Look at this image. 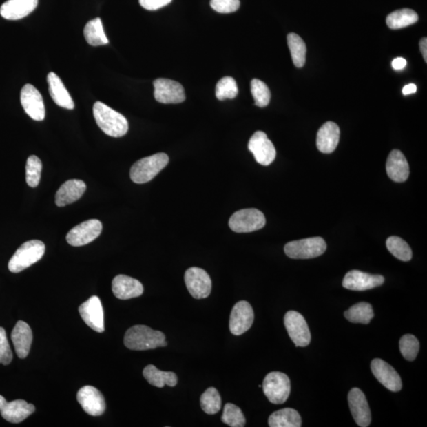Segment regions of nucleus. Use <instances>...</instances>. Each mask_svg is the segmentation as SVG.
Masks as SVG:
<instances>
[{"label": "nucleus", "instance_id": "f257e3e1", "mask_svg": "<svg viewBox=\"0 0 427 427\" xmlns=\"http://www.w3.org/2000/svg\"><path fill=\"white\" fill-rule=\"evenodd\" d=\"M124 343L128 349L133 351H146L167 346L163 333L142 324L135 325L127 331Z\"/></svg>", "mask_w": 427, "mask_h": 427}, {"label": "nucleus", "instance_id": "f03ea898", "mask_svg": "<svg viewBox=\"0 0 427 427\" xmlns=\"http://www.w3.org/2000/svg\"><path fill=\"white\" fill-rule=\"evenodd\" d=\"M93 113L96 123L106 135L119 138L127 134L128 122L118 112L101 101H97L94 105Z\"/></svg>", "mask_w": 427, "mask_h": 427}, {"label": "nucleus", "instance_id": "7ed1b4c3", "mask_svg": "<svg viewBox=\"0 0 427 427\" xmlns=\"http://www.w3.org/2000/svg\"><path fill=\"white\" fill-rule=\"evenodd\" d=\"M169 157L167 154L158 153L138 160L132 165L130 177L133 183L144 184L156 178L167 167Z\"/></svg>", "mask_w": 427, "mask_h": 427}, {"label": "nucleus", "instance_id": "20e7f679", "mask_svg": "<svg viewBox=\"0 0 427 427\" xmlns=\"http://www.w3.org/2000/svg\"><path fill=\"white\" fill-rule=\"evenodd\" d=\"M45 245L39 240H32L21 244L10 260L8 269L12 273H19L37 263L44 256Z\"/></svg>", "mask_w": 427, "mask_h": 427}, {"label": "nucleus", "instance_id": "39448f33", "mask_svg": "<svg viewBox=\"0 0 427 427\" xmlns=\"http://www.w3.org/2000/svg\"><path fill=\"white\" fill-rule=\"evenodd\" d=\"M327 244L322 238L315 237L287 243L284 251L292 259H311L324 253Z\"/></svg>", "mask_w": 427, "mask_h": 427}, {"label": "nucleus", "instance_id": "423d86ee", "mask_svg": "<svg viewBox=\"0 0 427 427\" xmlns=\"http://www.w3.org/2000/svg\"><path fill=\"white\" fill-rule=\"evenodd\" d=\"M262 387L265 396L271 404H284L290 396V379L284 373H269L264 378Z\"/></svg>", "mask_w": 427, "mask_h": 427}, {"label": "nucleus", "instance_id": "0eeeda50", "mask_svg": "<svg viewBox=\"0 0 427 427\" xmlns=\"http://www.w3.org/2000/svg\"><path fill=\"white\" fill-rule=\"evenodd\" d=\"M266 224L264 215L256 208H247L233 214L229 227L236 233H250L262 229Z\"/></svg>", "mask_w": 427, "mask_h": 427}, {"label": "nucleus", "instance_id": "6e6552de", "mask_svg": "<svg viewBox=\"0 0 427 427\" xmlns=\"http://www.w3.org/2000/svg\"><path fill=\"white\" fill-rule=\"evenodd\" d=\"M284 325L288 335L296 346L303 348L311 344V331L301 313L293 311L287 312L284 317Z\"/></svg>", "mask_w": 427, "mask_h": 427}, {"label": "nucleus", "instance_id": "1a4fd4ad", "mask_svg": "<svg viewBox=\"0 0 427 427\" xmlns=\"http://www.w3.org/2000/svg\"><path fill=\"white\" fill-rule=\"evenodd\" d=\"M154 98L163 104H178L185 100L183 85L168 79H158L154 81Z\"/></svg>", "mask_w": 427, "mask_h": 427}, {"label": "nucleus", "instance_id": "9d476101", "mask_svg": "<svg viewBox=\"0 0 427 427\" xmlns=\"http://www.w3.org/2000/svg\"><path fill=\"white\" fill-rule=\"evenodd\" d=\"M185 282L190 295L196 298H206L211 292V280L204 269L192 267L186 271Z\"/></svg>", "mask_w": 427, "mask_h": 427}, {"label": "nucleus", "instance_id": "9b49d317", "mask_svg": "<svg viewBox=\"0 0 427 427\" xmlns=\"http://www.w3.org/2000/svg\"><path fill=\"white\" fill-rule=\"evenodd\" d=\"M103 231V224L98 220H90L74 227L67 235L66 239L72 247H83L94 241Z\"/></svg>", "mask_w": 427, "mask_h": 427}, {"label": "nucleus", "instance_id": "f8f14e48", "mask_svg": "<svg viewBox=\"0 0 427 427\" xmlns=\"http://www.w3.org/2000/svg\"><path fill=\"white\" fill-rule=\"evenodd\" d=\"M21 104L32 119L41 121L45 117V108L42 96L33 85L26 84L21 90Z\"/></svg>", "mask_w": 427, "mask_h": 427}, {"label": "nucleus", "instance_id": "ddd939ff", "mask_svg": "<svg viewBox=\"0 0 427 427\" xmlns=\"http://www.w3.org/2000/svg\"><path fill=\"white\" fill-rule=\"evenodd\" d=\"M254 312L248 302L241 301L235 304L229 317V330L234 335H241L252 327Z\"/></svg>", "mask_w": 427, "mask_h": 427}, {"label": "nucleus", "instance_id": "4468645a", "mask_svg": "<svg viewBox=\"0 0 427 427\" xmlns=\"http://www.w3.org/2000/svg\"><path fill=\"white\" fill-rule=\"evenodd\" d=\"M248 147L259 164L266 167L274 162L276 157L275 148L264 132H255L250 138Z\"/></svg>", "mask_w": 427, "mask_h": 427}, {"label": "nucleus", "instance_id": "2eb2a0df", "mask_svg": "<svg viewBox=\"0 0 427 427\" xmlns=\"http://www.w3.org/2000/svg\"><path fill=\"white\" fill-rule=\"evenodd\" d=\"M34 412V404H28L23 399H16L8 403L6 399L0 395V413L9 423H21Z\"/></svg>", "mask_w": 427, "mask_h": 427}, {"label": "nucleus", "instance_id": "dca6fc26", "mask_svg": "<svg viewBox=\"0 0 427 427\" xmlns=\"http://www.w3.org/2000/svg\"><path fill=\"white\" fill-rule=\"evenodd\" d=\"M79 312L84 322L90 329L97 333L104 332V311L98 297H90L87 302L79 306Z\"/></svg>", "mask_w": 427, "mask_h": 427}, {"label": "nucleus", "instance_id": "f3484780", "mask_svg": "<svg viewBox=\"0 0 427 427\" xmlns=\"http://www.w3.org/2000/svg\"><path fill=\"white\" fill-rule=\"evenodd\" d=\"M371 371L377 380L388 390L395 393L402 390V378L396 370L386 362L380 359L373 360L371 362Z\"/></svg>", "mask_w": 427, "mask_h": 427}, {"label": "nucleus", "instance_id": "a211bd4d", "mask_svg": "<svg viewBox=\"0 0 427 427\" xmlns=\"http://www.w3.org/2000/svg\"><path fill=\"white\" fill-rule=\"evenodd\" d=\"M384 278L380 275H371L361 271L353 270L346 274L343 287L346 289L355 291H364L380 287L384 284Z\"/></svg>", "mask_w": 427, "mask_h": 427}, {"label": "nucleus", "instance_id": "6ab92c4d", "mask_svg": "<svg viewBox=\"0 0 427 427\" xmlns=\"http://www.w3.org/2000/svg\"><path fill=\"white\" fill-rule=\"evenodd\" d=\"M77 399L87 414L93 416H100L104 414L105 398L98 388L90 386H83L78 392Z\"/></svg>", "mask_w": 427, "mask_h": 427}, {"label": "nucleus", "instance_id": "aec40b11", "mask_svg": "<svg viewBox=\"0 0 427 427\" xmlns=\"http://www.w3.org/2000/svg\"><path fill=\"white\" fill-rule=\"evenodd\" d=\"M348 403L355 423L361 427L369 426L371 413L365 394L360 388H352L348 394Z\"/></svg>", "mask_w": 427, "mask_h": 427}, {"label": "nucleus", "instance_id": "412c9836", "mask_svg": "<svg viewBox=\"0 0 427 427\" xmlns=\"http://www.w3.org/2000/svg\"><path fill=\"white\" fill-rule=\"evenodd\" d=\"M112 289L114 295L121 300L140 297L143 293V287L140 281L125 275L114 278Z\"/></svg>", "mask_w": 427, "mask_h": 427}, {"label": "nucleus", "instance_id": "4be33fe9", "mask_svg": "<svg viewBox=\"0 0 427 427\" xmlns=\"http://www.w3.org/2000/svg\"><path fill=\"white\" fill-rule=\"evenodd\" d=\"M39 0H8L0 8V14L7 20H19L34 12Z\"/></svg>", "mask_w": 427, "mask_h": 427}, {"label": "nucleus", "instance_id": "5701e85b", "mask_svg": "<svg viewBox=\"0 0 427 427\" xmlns=\"http://www.w3.org/2000/svg\"><path fill=\"white\" fill-rule=\"evenodd\" d=\"M12 340L18 357L20 359L28 357L33 342V333L30 325L23 320H19L12 331Z\"/></svg>", "mask_w": 427, "mask_h": 427}, {"label": "nucleus", "instance_id": "b1692460", "mask_svg": "<svg viewBox=\"0 0 427 427\" xmlns=\"http://www.w3.org/2000/svg\"><path fill=\"white\" fill-rule=\"evenodd\" d=\"M340 127L334 122H326L320 128L317 136V147L324 154L333 153L340 141Z\"/></svg>", "mask_w": 427, "mask_h": 427}, {"label": "nucleus", "instance_id": "393cba45", "mask_svg": "<svg viewBox=\"0 0 427 427\" xmlns=\"http://www.w3.org/2000/svg\"><path fill=\"white\" fill-rule=\"evenodd\" d=\"M87 185L81 180H69L64 183L56 194V205L64 207L77 201L84 194Z\"/></svg>", "mask_w": 427, "mask_h": 427}, {"label": "nucleus", "instance_id": "a878e982", "mask_svg": "<svg viewBox=\"0 0 427 427\" xmlns=\"http://www.w3.org/2000/svg\"><path fill=\"white\" fill-rule=\"evenodd\" d=\"M386 171L388 177L395 183H404L409 177V165L404 154L393 149L389 154L386 163Z\"/></svg>", "mask_w": 427, "mask_h": 427}, {"label": "nucleus", "instance_id": "bb28decb", "mask_svg": "<svg viewBox=\"0 0 427 427\" xmlns=\"http://www.w3.org/2000/svg\"><path fill=\"white\" fill-rule=\"evenodd\" d=\"M50 96L54 103L67 110H74V103L72 96L67 92L62 80L54 72H50L47 77Z\"/></svg>", "mask_w": 427, "mask_h": 427}, {"label": "nucleus", "instance_id": "cd10ccee", "mask_svg": "<svg viewBox=\"0 0 427 427\" xmlns=\"http://www.w3.org/2000/svg\"><path fill=\"white\" fill-rule=\"evenodd\" d=\"M143 375L149 384L158 388L165 386L174 387L178 384V376L175 373L160 371L153 365L144 368Z\"/></svg>", "mask_w": 427, "mask_h": 427}, {"label": "nucleus", "instance_id": "c85d7f7f", "mask_svg": "<svg viewBox=\"0 0 427 427\" xmlns=\"http://www.w3.org/2000/svg\"><path fill=\"white\" fill-rule=\"evenodd\" d=\"M269 425L271 427H300L302 418L296 410L284 408L270 415Z\"/></svg>", "mask_w": 427, "mask_h": 427}, {"label": "nucleus", "instance_id": "c756f323", "mask_svg": "<svg viewBox=\"0 0 427 427\" xmlns=\"http://www.w3.org/2000/svg\"><path fill=\"white\" fill-rule=\"evenodd\" d=\"M83 33L85 39L90 45L101 46L109 43L104 32L103 21L100 18L88 21L85 26Z\"/></svg>", "mask_w": 427, "mask_h": 427}, {"label": "nucleus", "instance_id": "7c9ffc66", "mask_svg": "<svg viewBox=\"0 0 427 427\" xmlns=\"http://www.w3.org/2000/svg\"><path fill=\"white\" fill-rule=\"evenodd\" d=\"M419 16L413 10L405 8L397 10L396 12L388 14L386 23L389 28L399 30L407 28L410 25L417 23Z\"/></svg>", "mask_w": 427, "mask_h": 427}, {"label": "nucleus", "instance_id": "2f4dec72", "mask_svg": "<svg viewBox=\"0 0 427 427\" xmlns=\"http://www.w3.org/2000/svg\"><path fill=\"white\" fill-rule=\"evenodd\" d=\"M344 316L352 323L368 324L375 317V313L370 303L360 302L346 311Z\"/></svg>", "mask_w": 427, "mask_h": 427}, {"label": "nucleus", "instance_id": "473e14b6", "mask_svg": "<svg viewBox=\"0 0 427 427\" xmlns=\"http://www.w3.org/2000/svg\"><path fill=\"white\" fill-rule=\"evenodd\" d=\"M287 44L293 64L297 67H302L306 63V45L305 42L301 37L291 33L287 36Z\"/></svg>", "mask_w": 427, "mask_h": 427}, {"label": "nucleus", "instance_id": "72a5a7b5", "mask_svg": "<svg viewBox=\"0 0 427 427\" xmlns=\"http://www.w3.org/2000/svg\"><path fill=\"white\" fill-rule=\"evenodd\" d=\"M201 408L208 415H215L220 412L222 405V399L217 389L214 387L208 388L202 394L200 397Z\"/></svg>", "mask_w": 427, "mask_h": 427}, {"label": "nucleus", "instance_id": "f704fd0d", "mask_svg": "<svg viewBox=\"0 0 427 427\" xmlns=\"http://www.w3.org/2000/svg\"><path fill=\"white\" fill-rule=\"evenodd\" d=\"M386 247L389 252L399 260L409 261L413 258L412 249L402 238L396 236L388 238Z\"/></svg>", "mask_w": 427, "mask_h": 427}, {"label": "nucleus", "instance_id": "c9c22d12", "mask_svg": "<svg viewBox=\"0 0 427 427\" xmlns=\"http://www.w3.org/2000/svg\"><path fill=\"white\" fill-rule=\"evenodd\" d=\"M222 421L231 427H243L247 424L241 408L231 403L227 404L224 407Z\"/></svg>", "mask_w": 427, "mask_h": 427}, {"label": "nucleus", "instance_id": "e433bc0d", "mask_svg": "<svg viewBox=\"0 0 427 427\" xmlns=\"http://www.w3.org/2000/svg\"><path fill=\"white\" fill-rule=\"evenodd\" d=\"M238 94V85L232 77H224L216 85V96L218 100L233 99Z\"/></svg>", "mask_w": 427, "mask_h": 427}, {"label": "nucleus", "instance_id": "4c0bfd02", "mask_svg": "<svg viewBox=\"0 0 427 427\" xmlns=\"http://www.w3.org/2000/svg\"><path fill=\"white\" fill-rule=\"evenodd\" d=\"M251 93L255 101V105L264 108L268 105L271 100V92L268 85L258 79L251 82Z\"/></svg>", "mask_w": 427, "mask_h": 427}, {"label": "nucleus", "instance_id": "58836bf2", "mask_svg": "<svg viewBox=\"0 0 427 427\" xmlns=\"http://www.w3.org/2000/svg\"><path fill=\"white\" fill-rule=\"evenodd\" d=\"M42 170V163L39 158L31 156L28 159L25 167L26 183L31 188H36L40 183Z\"/></svg>", "mask_w": 427, "mask_h": 427}, {"label": "nucleus", "instance_id": "ea45409f", "mask_svg": "<svg viewBox=\"0 0 427 427\" xmlns=\"http://www.w3.org/2000/svg\"><path fill=\"white\" fill-rule=\"evenodd\" d=\"M399 350L405 360L414 361L419 351V342L413 335H404L399 340Z\"/></svg>", "mask_w": 427, "mask_h": 427}, {"label": "nucleus", "instance_id": "a19ab883", "mask_svg": "<svg viewBox=\"0 0 427 427\" xmlns=\"http://www.w3.org/2000/svg\"><path fill=\"white\" fill-rule=\"evenodd\" d=\"M13 354L10 350L6 332L0 327V364L8 366L12 362Z\"/></svg>", "mask_w": 427, "mask_h": 427}, {"label": "nucleus", "instance_id": "79ce46f5", "mask_svg": "<svg viewBox=\"0 0 427 427\" xmlns=\"http://www.w3.org/2000/svg\"><path fill=\"white\" fill-rule=\"evenodd\" d=\"M211 7L221 14L237 12L240 8V0H211Z\"/></svg>", "mask_w": 427, "mask_h": 427}, {"label": "nucleus", "instance_id": "37998d69", "mask_svg": "<svg viewBox=\"0 0 427 427\" xmlns=\"http://www.w3.org/2000/svg\"><path fill=\"white\" fill-rule=\"evenodd\" d=\"M141 7L148 10H156L169 4L172 0H138Z\"/></svg>", "mask_w": 427, "mask_h": 427}, {"label": "nucleus", "instance_id": "c03bdc74", "mask_svg": "<svg viewBox=\"0 0 427 427\" xmlns=\"http://www.w3.org/2000/svg\"><path fill=\"white\" fill-rule=\"evenodd\" d=\"M406 65H407V61L402 57H398L395 59L392 63V66L395 70H402Z\"/></svg>", "mask_w": 427, "mask_h": 427}, {"label": "nucleus", "instance_id": "a18cd8bd", "mask_svg": "<svg viewBox=\"0 0 427 427\" xmlns=\"http://www.w3.org/2000/svg\"><path fill=\"white\" fill-rule=\"evenodd\" d=\"M420 50L423 54L425 62H427V39L426 37L421 39L419 42Z\"/></svg>", "mask_w": 427, "mask_h": 427}, {"label": "nucleus", "instance_id": "49530a36", "mask_svg": "<svg viewBox=\"0 0 427 427\" xmlns=\"http://www.w3.org/2000/svg\"><path fill=\"white\" fill-rule=\"evenodd\" d=\"M417 90V87L415 84H408L405 85L403 88V94L404 95H409L412 94H415Z\"/></svg>", "mask_w": 427, "mask_h": 427}]
</instances>
